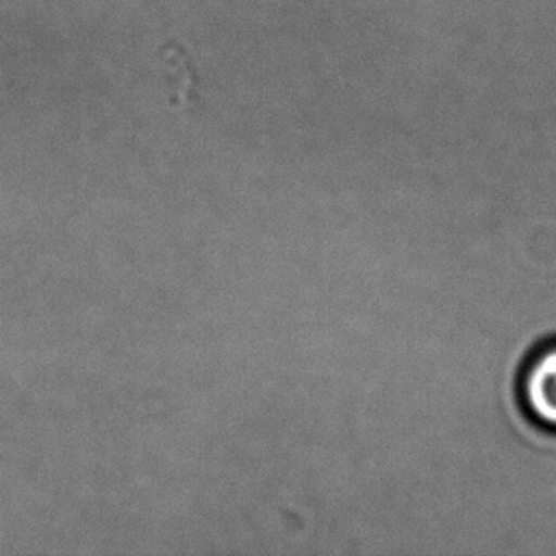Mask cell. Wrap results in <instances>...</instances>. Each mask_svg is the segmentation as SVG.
<instances>
[{
    "instance_id": "obj_1",
    "label": "cell",
    "mask_w": 556,
    "mask_h": 556,
    "mask_svg": "<svg viewBox=\"0 0 556 556\" xmlns=\"http://www.w3.org/2000/svg\"><path fill=\"white\" fill-rule=\"evenodd\" d=\"M515 399L530 426L556 437V337L535 344L522 359Z\"/></svg>"
}]
</instances>
